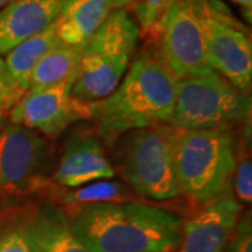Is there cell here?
I'll list each match as a JSON object with an SVG mask.
<instances>
[{
    "mask_svg": "<svg viewBox=\"0 0 252 252\" xmlns=\"http://www.w3.org/2000/svg\"><path fill=\"white\" fill-rule=\"evenodd\" d=\"M69 215L73 233L90 252H175L184 224L171 209L139 200L93 203Z\"/></svg>",
    "mask_w": 252,
    "mask_h": 252,
    "instance_id": "1",
    "label": "cell"
},
{
    "mask_svg": "<svg viewBox=\"0 0 252 252\" xmlns=\"http://www.w3.org/2000/svg\"><path fill=\"white\" fill-rule=\"evenodd\" d=\"M177 79L158 55L143 51L133 58L117 89L89 102L90 121L104 144L112 146L126 133L168 124L175 107Z\"/></svg>",
    "mask_w": 252,
    "mask_h": 252,
    "instance_id": "2",
    "label": "cell"
},
{
    "mask_svg": "<svg viewBox=\"0 0 252 252\" xmlns=\"http://www.w3.org/2000/svg\"><path fill=\"white\" fill-rule=\"evenodd\" d=\"M234 127L177 129L175 171L182 198L198 206L231 189Z\"/></svg>",
    "mask_w": 252,
    "mask_h": 252,
    "instance_id": "3",
    "label": "cell"
},
{
    "mask_svg": "<svg viewBox=\"0 0 252 252\" xmlns=\"http://www.w3.org/2000/svg\"><path fill=\"white\" fill-rule=\"evenodd\" d=\"M140 28L127 10H114L83 46L72 95L83 102L105 98L117 89L135 58Z\"/></svg>",
    "mask_w": 252,
    "mask_h": 252,
    "instance_id": "4",
    "label": "cell"
},
{
    "mask_svg": "<svg viewBox=\"0 0 252 252\" xmlns=\"http://www.w3.org/2000/svg\"><path fill=\"white\" fill-rule=\"evenodd\" d=\"M124 136L118 150V167L136 196L152 202L182 198L175 171L177 129L161 124Z\"/></svg>",
    "mask_w": 252,
    "mask_h": 252,
    "instance_id": "5",
    "label": "cell"
},
{
    "mask_svg": "<svg viewBox=\"0 0 252 252\" xmlns=\"http://www.w3.org/2000/svg\"><path fill=\"white\" fill-rule=\"evenodd\" d=\"M251 114L248 94L238 91L213 69L177 80L170 125L175 129L234 127Z\"/></svg>",
    "mask_w": 252,
    "mask_h": 252,
    "instance_id": "6",
    "label": "cell"
},
{
    "mask_svg": "<svg viewBox=\"0 0 252 252\" xmlns=\"http://www.w3.org/2000/svg\"><path fill=\"white\" fill-rule=\"evenodd\" d=\"M51 140L13 122L0 129V192L6 196H26L52 188L55 168Z\"/></svg>",
    "mask_w": 252,
    "mask_h": 252,
    "instance_id": "7",
    "label": "cell"
},
{
    "mask_svg": "<svg viewBox=\"0 0 252 252\" xmlns=\"http://www.w3.org/2000/svg\"><path fill=\"white\" fill-rule=\"evenodd\" d=\"M207 66L238 91L248 94L252 81V44L247 27L220 0H198Z\"/></svg>",
    "mask_w": 252,
    "mask_h": 252,
    "instance_id": "8",
    "label": "cell"
},
{
    "mask_svg": "<svg viewBox=\"0 0 252 252\" xmlns=\"http://www.w3.org/2000/svg\"><path fill=\"white\" fill-rule=\"evenodd\" d=\"M152 34L158 41L156 54L177 80L210 70L198 0H171Z\"/></svg>",
    "mask_w": 252,
    "mask_h": 252,
    "instance_id": "9",
    "label": "cell"
},
{
    "mask_svg": "<svg viewBox=\"0 0 252 252\" xmlns=\"http://www.w3.org/2000/svg\"><path fill=\"white\" fill-rule=\"evenodd\" d=\"M76 74L52 86L26 91L9 109L10 122L55 139L73 124L90 119L89 102L72 95Z\"/></svg>",
    "mask_w": 252,
    "mask_h": 252,
    "instance_id": "10",
    "label": "cell"
},
{
    "mask_svg": "<svg viewBox=\"0 0 252 252\" xmlns=\"http://www.w3.org/2000/svg\"><path fill=\"white\" fill-rule=\"evenodd\" d=\"M243 212V205L231 189L206 203L193 206L189 216L184 217L175 252H225Z\"/></svg>",
    "mask_w": 252,
    "mask_h": 252,
    "instance_id": "11",
    "label": "cell"
},
{
    "mask_svg": "<svg viewBox=\"0 0 252 252\" xmlns=\"http://www.w3.org/2000/svg\"><path fill=\"white\" fill-rule=\"evenodd\" d=\"M115 175L117 168L109 161L105 144L99 136L93 132H80L64 143L55 162L51 184L52 188L70 189L94 181L112 180Z\"/></svg>",
    "mask_w": 252,
    "mask_h": 252,
    "instance_id": "12",
    "label": "cell"
},
{
    "mask_svg": "<svg viewBox=\"0 0 252 252\" xmlns=\"http://www.w3.org/2000/svg\"><path fill=\"white\" fill-rule=\"evenodd\" d=\"M31 252H90L73 233L70 215L51 200L17 225Z\"/></svg>",
    "mask_w": 252,
    "mask_h": 252,
    "instance_id": "13",
    "label": "cell"
},
{
    "mask_svg": "<svg viewBox=\"0 0 252 252\" xmlns=\"http://www.w3.org/2000/svg\"><path fill=\"white\" fill-rule=\"evenodd\" d=\"M69 0H16L0 10V56L52 26Z\"/></svg>",
    "mask_w": 252,
    "mask_h": 252,
    "instance_id": "14",
    "label": "cell"
},
{
    "mask_svg": "<svg viewBox=\"0 0 252 252\" xmlns=\"http://www.w3.org/2000/svg\"><path fill=\"white\" fill-rule=\"evenodd\" d=\"M111 13L108 0H69L55 20V32L64 45L84 46Z\"/></svg>",
    "mask_w": 252,
    "mask_h": 252,
    "instance_id": "15",
    "label": "cell"
},
{
    "mask_svg": "<svg viewBox=\"0 0 252 252\" xmlns=\"http://www.w3.org/2000/svg\"><path fill=\"white\" fill-rule=\"evenodd\" d=\"M61 44L55 32V26H49L36 35L23 41L21 44L14 46L9 54L4 56V62L9 69L11 77L18 84L21 90L27 91L30 86L31 76L46 55L49 54L55 46Z\"/></svg>",
    "mask_w": 252,
    "mask_h": 252,
    "instance_id": "16",
    "label": "cell"
},
{
    "mask_svg": "<svg viewBox=\"0 0 252 252\" xmlns=\"http://www.w3.org/2000/svg\"><path fill=\"white\" fill-rule=\"evenodd\" d=\"M49 200L63 207L67 213L74 209L102 202H130L137 198L125 182L114 180L94 181L77 188L48 190ZM139 199V198H137Z\"/></svg>",
    "mask_w": 252,
    "mask_h": 252,
    "instance_id": "17",
    "label": "cell"
},
{
    "mask_svg": "<svg viewBox=\"0 0 252 252\" xmlns=\"http://www.w3.org/2000/svg\"><path fill=\"white\" fill-rule=\"evenodd\" d=\"M83 46L59 44L38 63L27 90L41 89L69 79L77 73Z\"/></svg>",
    "mask_w": 252,
    "mask_h": 252,
    "instance_id": "18",
    "label": "cell"
},
{
    "mask_svg": "<svg viewBox=\"0 0 252 252\" xmlns=\"http://www.w3.org/2000/svg\"><path fill=\"white\" fill-rule=\"evenodd\" d=\"M231 192L241 205H250L252 202L251 154L245 150L241 154L237 152V162L231 178Z\"/></svg>",
    "mask_w": 252,
    "mask_h": 252,
    "instance_id": "19",
    "label": "cell"
},
{
    "mask_svg": "<svg viewBox=\"0 0 252 252\" xmlns=\"http://www.w3.org/2000/svg\"><path fill=\"white\" fill-rule=\"evenodd\" d=\"M171 0H135L133 7L135 20L142 34H152L164 16Z\"/></svg>",
    "mask_w": 252,
    "mask_h": 252,
    "instance_id": "20",
    "label": "cell"
},
{
    "mask_svg": "<svg viewBox=\"0 0 252 252\" xmlns=\"http://www.w3.org/2000/svg\"><path fill=\"white\" fill-rule=\"evenodd\" d=\"M225 252H252V221L251 212H243Z\"/></svg>",
    "mask_w": 252,
    "mask_h": 252,
    "instance_id": "21",
    "label": "cell"
},
{
    "mask_svg": "<svg viewBox=\"0 0 252 252\" xmlns=\"http://www.w3.org/2000/svg\"><path fill=\"white\" fill-rule=\"evenodd\" d=\"M23 94L24 91L18 87L17 83L11 77L4 58L0 56V108L9 111L21 98Z\"/></svg>",
    "mask_w": 252,
    "mask_h": 252,
    "instance_id": "22",
    "label": "cell"
},
{
    "mask_svg": "<svg viewBox=\"0 0 252 252\" xmlns=\"http://www.w3.org/2000/svg\"><path fill=\"white\" fill-rule=\"evenodd\" d=\"M0 252H31L17 227L0 231Z\"/></svg>",
    "mask_w": 252,
    "mask_h": 252,
    "instance_id": "23",
    "label": "cell"
},
{
    "mask_svg": "<svg viewBox=\"0 0 252 252\" xmlns=\"http://www.w3.org/2000/svg\"><path fill=\"white\" fill-rule=\"evenodd\" d=\"M234 4H238L241 9H243L245 17L248 18V21H251V14H252V0H228Z\"/></svg>",
    "mask_w": 252,
    "mask_h": 252,
    "instance_id": "24",
    "label": "cell"
},
{
    "mask_svg": "<svg viewBox=\"0 0 252 252\" xmlns=\"http://www.w3.org/2000/svg\"><path fill=\"white\" fill-rule=\"evenodd\" d=\"M108 1L112 11L114 10H126L135 3V0H108Z\"/></svg>",
    "mask_w": 252,
    "mask_h": 252,
    "instance_id": "25",
    "label": "cell"
},
{
    "mask_svg": "<svg viewBox=\"0 0 252 252\" xmlns=\"http://www.w3.org/2000/svg\"><path fill=\"white\" fill-rule=\"evenodd\" d=\"M6 114H7V111L3 108H0V129H1V126L4 124V118H6Z\"/></svg>",
    "mask_w": 252,
    "mask_h": 252,
    "instance_id": "26",
    "label": "cell"
},
{
    "mask_svg": "<svg viewBox=\"0 0 252 252\" xmlns=\"http://www.w3.org/2000/svg\"><path fill=\"white\" fill-rule=\"evenodd\" d=\"M13 1H16V0H0V10L4 9L6 6H9L10 3H13Z\"/></svg>",
    "mask_w": 252,
    "mask_h": 252,
    "instance_id": "27",
    "label": "cell"
},
{
    "mask_svg": "<svg viewBox=\"0 0 252 252\" xmlns=\"http://www.w3.org/2000/svg\"><path fill=\"white\" fill-rule=\"evenodd\" d=\"M4 198H6V195H3V193L0 192V210H1V207H3V203H4Z\"/></svg>",
    "mask_w": 252,
    "mask_h": 252,
    "instance_id": "28",
    "label": "cell"
}]
</instances>
